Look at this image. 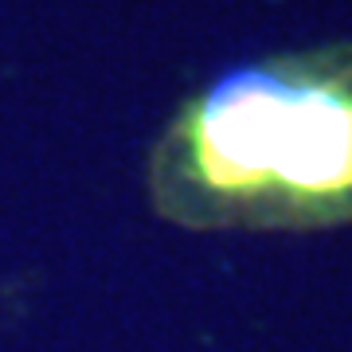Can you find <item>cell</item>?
<instances>
[{"label":"cell","mask_w":352,"mask_h":352,"mask_svg":"<svg viewBox=\"0 0 352 352\" xmlns=\"http://www.w3.org/2000/svg\"><path fill=\"white\" fill-rule=\"evenodd\" d=\"M145 200L192 235L352 223V43L243 59L176 102L145 153Z\"/></svg>","instance_id":"obj_1"}]
</instances>
